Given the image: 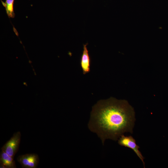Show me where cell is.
Segmentation results:
<instances>
[{
	"label": "cell",
	"mask_w": 168,
	"mask_h": 168,
	"mask_svg": "<svg viewBox=\"0 0 168 168\" xmlns=\"http://www.w3.org/2000/svg\"><path fill=\"white\" fill-rule=\"evenodd\" d=\"M13 157L1 151L0 155V168H16Z\"/></svg>",
	"instance_id": "8992f818"
},
{
	"label": "cell",
	"mask_w": 168,
	"mask_h": 168,
	"mask_svg": "<svg viewBox=\"0 0 168 168\" xmlns=\"http://www.w3.org/2000/svg\"><path fill=\"white\" fill-rule=\"evenodd\" d=\"M87 45V44L83 45V50L80 61L81 66L84 74L90 71L91 59Z\"/></svg>",
	"instance_id": "5b68a950"
},
{
	"label": "cell",
	"mask_w": 168,
	"mask_h": 168,
	"mask_svg": "<svg viewBox=\"0 0 168 168\" xmlns=\"http://www.w3.org/2000/svg\"><path fill=\"white\" fill-rule=\"evenodd\" d=\"M135 120L134 109L127 100L111 97L92 107L88 125L104 145L106 139L116 141L125 133H132Z\"/></svg>",
	"instance_id": "6da1fadb"
},
{
	"label": "cell",
	"mask_w": 168,
	"mask_h": 168,
	"mask_svg": "<svg viewBox=\"0 0 168 168\" xmlns=\"http://www.w3.org/2000/svg\"><path fill=\"white\" fill-rule=\"evenodd\" d=\"M21 134L20 131L15 133L11 138L1 148L3 151L14 158L18 151L21 141Z\"/></svg>",
	"instance_id": "7a4b0ae2"
},
{
	"label": "cell",
	"mask_w": 168,
	"mask_h": 168,
	"mask_svg": "<svg viewBox=\"0 0 168 168\" xmlns=\"http://www.w3.org/2000/svg\"><path fill=\"white\" fill-rule=\"evenodd\" d=\"M17 161L22 168H36L38 166L39 158L36 154H26L19 156Z\"/></svg>",
	"instance_id": "277c9868"
},
{
	"label": "cell",
	"mask_w": 168,
	"mask_h": 168,
	"mask_svg": "<svg viewBox=\"0 0 168 168\" xmlns=\"http://www.w3.org/2000/svg\"><path fill=\"white\" fill-rule=\"evenodd\" d=\"M118 143L122 146L127 147L133 150L141 160L144 167H145L144 161V158L139 150V147L137 144L135 140L132 136H125L123 134L118 139Z\"/></svg>",
	"instance_id": "3957f363"
},
{
	"label": "cell",
	"mask_w": 168,
	"mask_h": 168,
	"mask_svg": "<svg viewBox=\"0 0 168 168\" xmlns=\"http://www.w3.org/2000/svg\"><path fill=\"white\" fill-rule=\"evenodd\" d=\"M14 0H6L4 2L1 0L3 6L5 7L6 13L9 18H14L15 16L13 5Z\"/></svg>",
	"instance_id": "52a82bcc"
}]
</instances>
